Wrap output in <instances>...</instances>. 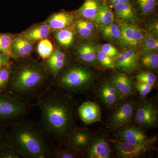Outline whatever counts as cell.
<instances>
[{
  "mask_svg": "<svg viewBox=\"0 0 158 158\" xmlns=\"http://www.w3.org/2000/svg\"><path fill=\"white\" fill-rule=\"evenodd\" d=\"M40 110L38 124L51 141L65 143L75 125L76 106L71 94L50 87L37 98Z\"/></svg>",
  "mask_w": 158,
  "mask_h": 158,
  "instance_id": "cell-1",
  "label": "cell"
},
{
  "mask_svg": "<svg viewBox=\"0 0 158 158\" xmlns=\"http://www.w3.org/2000/svg\"><path fill=\"white\" fill-rule=\"evenodd\" d=\"M9 127L5 140L23 158H52L53 146L38 123L24 118Z\"/></svg>",
  "mask_w": 158,
  "mask_h": 158,
  "instance_id": "cell-2",
  "label": "cell"
},
{
  "mask_svg": "<svg viewBox=\"0 0 158 158\" xmlns=\"http://www.w3.org/2000/svg\"><path fill=\"white\" fill-rule=\"evenodd\" d=\"M11 76L6 91L32 103L48 88V75L44 68L33 62H23L15 66L11 64Z\"/></svg>",
  "mask_w": 158,
  "mask_h": 158,
  "instance_id": "cell-3",
  "label": "cell"
},
{
  "mask_svg": "<svg viewBox=\"0 0 158 158\" xmlns=\"http://www.w3.org/2000/svg\"><path fill=\"white\" fill-rule=\"evenodd\" d=\"M94 79V74L88 68L73 65L59 73L55 80L58 89L69 93H80L88 90Z\"/></svg>",
  "mask_w": 158,
  "mask_h": 158,
  "instance_id": "cell-4",
  "label": "cell"
},
{
  "mask_svg": "<svg viewBox=\"0 0 158 158\" xmlns=\"http://www.w3.org/2000/svg\"><path fill=\"white\" fill-rule=\"evenodd\" d=\"M34 103L7 91L0 92V126H11L25 118Z\"/></svg>",
  "mask_w": 158,
  "mask_h": 158,
  "instance_id": "cell-5",
  "label": "cell"
},
{
  "mask_svg": "<svg viewBox=\"0 0 158 158\" xmlns=\"http://www.w3.org/2000/svg\"><path fill=\"white\" fill-rule=\"evenodd\" d=\"M118 26L121 35L117 43L120 47L135 49L141 45L145 36L139 27L125 22L120 23Z\"/></svg>",
  "mask_w": 158,
  "mask_h": 158,
  "instance_id": "cell-6",
  "label": "cell"
},
{
  "mask_svg": "<svg viewBox=\"0 0 158 158\" xmlns=\"http://www.w3.org/2000/svg\"><path fill=\"white\" fill-rule=\"evenodd\" d=\"M158 111L156 105L153 102H142L134 115L135 123L140 127L149 129L156 127L158 123Z\"/></svg>",
  "mask_w": 158,
  "mask_h": 158,
  "instance_id": "cell-7",
  "label": "cell"
},
{
  "mask_svg": "<svg viewBox=\"0 0 158 158\" xmlns=\"http://www.w3.org/2000/svg\"><path fill=\"white\" fill-rule=\"evenodd\" d=\"M112 141L116 147L118 156L122 158H136L142 156L152 149L155 142L152 141L144 144H134L120 140H114Z\"/></svg>",
  "mask_w": 158,
  "mask_h": 158,
  "instance_id": "cell-8",
  "label": "cell"
},
{
  "mask_svg": "<svg viewBox=\"0 0 158 158\" xmlns=\"http://www.w3.org/2000/svg\"><path fill=\"white\" fill-rule=\"evenodd\" d=\"M92 140L89 130L86 128L75 127L68 135L65 143L69 147L81 153L88 150Z\"/></svg>",
  "mask_w": 158,
  "mask_h": 158,
  "instance_id": "cell-9",
  "label": "cell"
},
{
  "mask_svg": "<svg viewBox=\"0 0 158 158\" xmlns=\"http://www.w3.org/2000/svg\"><path fill=\"white\" fill-rule=\"evenodd\" d=\"M120 141L129 144H141L156 141V137H150L146 135L143 130L138 127L126 126L122 127L117 133Z\"/></svg>",
  "mask_w": 158,
  "mask_h": 158,
  "instance_id": "cell-10",
  "label": "cell"
},
{
  "mask_svg": "<svg viewBox=\"0 0 158 158\" xmlns=\"http://www.w3.org/2000/svg\"><path fill=\"white\" fill-rule=\"evenodd\" d=\"M134 106L131 102H124L117 106L110 118L111 127L118 129L127 125L134 118Z\"/></svg>",
  "mask_w": 158,
  "mask_h": 158,
  "instance_id": "cell-11",
  "label": "cell"
},
{
  "mask_svg": "<svg viewBox=\"0 0 158 158\" xmlns=\"http://www.w3.org/2000/svg\"><path fill=\"white\" fill-rule=\"evenodd\" d=\"M139 55L133 48H127L115 57V67L126 72H134L139 67Z\"/></svg>",
  "mask_w": 158,
  "mask_h": 158,
  "instance_id": "cell-12",
  "label": "cell"
},
{
  "mask_svg": "<svg viewBox=\"0 0 158 158\" xmlns=\"http://www.w3.org/2000/svg\"><path fill=\"white\" fill-rule=\"evenodd\" d=\"M77 113L81 120L87 125L102 121L101 110L98 105L94 102L83 103L78 108Z\"/></svg>",
  "mask_w": 158,
  "mask_h": 158,
  "instance_id": "cell-13",
  "label": "cell"
},
{
  "mask_svg": "<svg viewBox=\"0 0 158 158\" xmlns=\"http://www.w3.org/2000/svg\"><path fill=\"white\" fill-rule=\"evenodd\" d=\"M45 60V69L55 79L65 67L66 55L62 51L56 49Z\"/></svg>",
  "mask_w": 158,
  "mask_h": 158,
  "instance_id": "cell-14",
  "label": "cell"
},
{
  "mask_svg": "<svg viewBox=\"0 0 158 158\" xmlns=\"http://www.w3.org/2000/svg\"><path fill=\"white\" fill-rule=\"evenodd\" d=\"M111 153L109 142L103 137H98L92 140L88 149L89 158H109Z\"/></svg>",
  "mask_w": 158,
  "mask_h": 158,
  "instance_id": "cell-15",
  "label": "cell"
},
{
  "mask_svg": "<svg viewBox=\"0 0 158 158\" xmlns=\"http://www.w3.org/2000/svg\"><path fill=\"white\" fill-rule=\"evenodd\" d=\"M111 82L118 90L121 98H126L132 95L136 88L132 82L126 75L118 73L113 75Z\"/></svg>",
  "mask_w": 158,
  "mask_h": 158,
  "instance_id": "cell-16",
  "label": "cell"
},
{
  "mask_svg": "<svg viewBox=\"0 0 158 158\" xmlns=\"http://www.w3.org/2000/svg\"><path fill=\"white\" fill-rule=\"evenodd\" d=\"M32 48L31 40L25 36H19L14 38L11 46L12 58L18 59L27 56L31 53Z\"/></svg>",
  "mask_w": 158,
  "mask_h": 158,
  "instance_id": "cell-17",
  "label": "cell"
},
{
  "mask_svg": "<svg viewBox=\"0 0 158 158\" xmlns=\"http://www.w3.org/2000/svg\"><path fill=\"white\" fill-rule=\"evenodd\" d=\"M74 17L68 12L62 11L51 16L48 20V24L52 29L60 30L69 27L73 23Z\"/></svg>",
  "mask_w": 158,
  "mask_h": 158,
  "instance_id": "cell-18",
  "label": "cell"
},
{
  "mask_svg": "<svg viewBox=\"0 0 158 158\" xmlns=\"http://www.w3.org/2000/svg\"><path fill=\"white\" fill-rule=\"evenodd\" d=\"M102 1V0H85L84 4L76 12L82 18L94 20Z\"/></svg>",
  "mask_w": 158,
  "mask_h": 158,
  "instance_id": "cell-19",
  "label": "cell"
},
{
  "mask_svg": "<svg viewBox=\"0 0 158 158\" xmlns=\"http://www.w3.org/2000/svg\"><path fill=\"white\" fill-rule=\"evenodd\" d=\"M113 9L117 16L125 22L134 23L137 19V15L134 5L131 2L113 5Z\"/></svg>",
  "mask_w": 158,
  "mask_h": 158,
  "instance_id": "cell-20",
  "label": "cell"
},
{
  "mask_svg": "<svg viewBox=\"0 0 158 158\" xmlns=\"http://www.w3.org/2000/svg\"><path fill=\"white\" fill-rule=\"evenodd\" d=\"M114 19V14L107 3L102 1L98 12L94 20V22L101 27L113 23Z\"/></svg>",
  "mask_w": 158,
  "mask_h": 158,
  "instance_id": "cell-21",
  "label": "cell"
},
{
  "mask_svg": "<svg viewBox=\"0 0 158 158\" xmlns=\"http://www.w3.org/2000/svg\"><path fill=\"white\" fill-rule=\"evenodd\" d=\"M78 56L82 62L88 64H94L97 61L96 47L89 44H82L77 51Z\"/></svg>",
  "mask_w": 158,
  "mask_h": 158,
  "instance_id": "cell-22",
  "label": "cell"
},
{
  "mask_svg": "<svg viewBox=\"0 0 158 158\" xmlns=\"http://www.w3.org/2000/svg\"><path fill=\"white\" fill-rule=\"evenodd\" d=\"M80 153L74 150L65 143V147L63 143H58L56 146H53L52 150V158H76L78 157Z\"/></svg>",
  "mask_w": 158,
  "mask_h": 158,
  "instance_id": "cell-23",
  "label": "cell"
},
{
  "mask_svg": "<svg viewBox=\"0 0 158 158\" xmlns=\"http://www.w3.org/2000/svg\"><path fill=\"white\" fill-rule=\"evenodd\" d=\"M51 30L50 27L48 24H43L27 31L25 37L31 41L41 40L48 37Z\"/></svg>",
  "mask_w": 158,
  "mask_h": 158,
  "instance_id": "cell-24",
  "label": "cell"
},
{
  "mask_svg": "<svg viewBox=\"0 0 158 158\" xmlns=\"http://www.w3.org/2000/svg\"><path fill=\"white\" fill-rule=\"evenodd\" d=\"M55 37L59 44L65 47H69L73 43L74 32L69 27L61 29L58 30Z\"/></svg>",
  "mask_w": 158,
  "mask_h": 158,
  "instance_id": "cell-25",
  "label": "cell"
},
{
  "mask_svg": "<svg viewBox=\"0 0 158 158\" xmlns=\"http://www.w3.org/2000/svg\"><path fill=\"white\" fill-rule=\"evenodd\" d=\"M100 28L103 36L110 40H118L121 35V30L119 26L113 23Z\"/></svg>",
  "mask_w": 158,
  "mask_h": 158,
  "instance_id": "cell-26",
  "label": "cell"
},
{
  "mask_svg": "<svg viewBox=\"0 0 158 158\" xmlns=\"http://www.w3.org/2000/svg\"><path fill=\"white\" fill-rule=\"evenodd\" d=\"M37 50L40 56L44 60H46L53 52V45L50 40L44 38L40 41L37 45Z\"/></svg>",
  "mask_w": 158,
  "mask_h": 158,
  "instance_id": "cell-27",
  "label": "cell"
},
{
  "mask_svg": "<svg viewBox=\"0 0 158 158\" xmlns=\"http://www.w3.org/2000/svg\"><path fill=\"white\" fill-rule=\"evenodd\" d=\"M141 62L146 68L155 70L158 67V54L156 52H150L142 54Z\"/></svg>",
  "mask_w": 158,
  "mask_h": 158,
  "instance_id": "cell-28",
  "label": "cell"
},
{
  "mask_svg": "<svg viewBox=\"0 0 158 158\" xmlns=\"http://www.w3.org/2000/svg\"><path fill=\"white\" fill-rule=\"evenodd\" d=\"M13 36L9 34H0V52L7 56L12 57V46Z\"/></svg>",
  "mask_w": 158,
  "mask_h": 158,
  "instance_id": "cell-29",
  "label": "cell"
},
{
  "mask_svg": "<svg viewBox=\"0 0 158 158\" xmlns=\"http://www.w3.org/2000/svg\"><path fill=\"white\" fill-rule=\"evenodd\" d=\"M0 158H23L5 139L0 142Z\"/></svg>",
  "mask_w": 158,
  "mask_h": 158,
  "instance_id": "cell-30",
  "label": "cell"
},
{
  "mask_svg": "<svg viewBox=\"0 0 158 158\" xmlns=\"http://www.w3.org/2000/svg\"><path fill=\"white\" fill-rule=\"evenodd\" d=\"M141 44V52L142 54L150 52H156L158 51V40L152 35H148L144 37Z\"/></svg>",
  "mask_w": 158,
  "mask_h": 158,
  "instance_id": "cell-31",
  "label": "cell"
},
{
  "mask_svg": "<svg viewBox=\"0 0 158 158\" xmlns=\"http://www.w3.org/2000/svg\"><path fill=\"white\" fill-rule=\"evenodd\" d=\"M11 71V63L0 68V92L6 91L10 80Z\"/></svg>",
  "mask_w": 158,
  "mask_h": 158,
  "instance_id": "cell-32",
  "label": "cell"
},
{
  "mask_svg": "<svg viewBox=\"0 0 158 158\" xmlns=\"http://www.w3.org/2000/svg\"><path fill=\"white\" fill-rule=\"evenodd\" d=\"M136 5L142 13L149 14L156 7L157 0H135Z\"/></svg>",
  "mask_w": 158,
  "mask_h": 158,
  "instance_id": "cell-33",
  "label": "cell"
},
{
  "mask_svg": "<svg viewBox=\"0 0 158 158\" xmlns=\"http://www.w3.org/2000/svg\"><path fill=\"white\" fill-rule=\"evenodd\" d=\"M96 49L97 59L103 67L110 69L115 68L114 58L109 56L99 48L96 47Z\"/></svg>",
  "mask_w": 158,
  "mask_h": 158,
  "instance_id": "cell-34",
  "label": "cell"
},
{
  "mask_svg": "<svg viewBox=\"0 0 158 158\" xmlns=\"http://www.w3.org/2000/svg\"><path fill=\"white\" fill-rule=\"evenodd\" d=\"M98 93L102 101L109 106H114L117 102L118 100L120 99L110 93L102 86L99 90Z\"/></svg>",
  "mask_w": 158,
  "mask_h": 158,
  "instance_id": "cell-35",
  "label": "cell"
},
{
  "mask_svg": "<svg viewBox=\"0 0 158 158\" xmlns=\"http://www.w3.org/2000/svg\"><path fill=\"white\" fill-rule=\"evenodd\" d=\"M135 79L137 82L145 83L153 86L156 82V76L152 73L141 72L136 75Z\"/></svg>",
  "mask_w": 158,
  "mask_h": 158,
  "instance_id": "cell-36",
  "label": "cell"
},
{
  "mask_svg": "<svg viewBox=\"0 0 158 158\" xmlns=\"http://www.w3.org/2000/svg\"><path fill=\"white\" fill-rule=\"evenodd\" d=\"M135 87L139 92L140 96L141 98H144L150 93L152 90L153 86L145 83L137 82L135 85Z\"/></svg>",
  "mask_w": 158,
  "mask_h": 158,
  "instance_id": "cell-37",
  "label": "cell"
},
{
  "mask_svg": "<svg viewBox=\"0 0 158 158\" xmlns=\"http://www.w3.org/2000/svg\"><path fill=\"white\" fill-rule=\"evenodd\" d=\"M99 48L105 53L112 58L116 57L120 53L114 46L110 44H103Z\"/></svg>",
  "mask_w": 158,
  "mask_h": 158,
  "instance_id": "cell-38",
  "label": "cell"
},
{
  "mask_svg": "<svg viewBox=\"0 0 158 158\" xmlns=\"http://www.w3.org/2000/svg\"><path fill=\"white\" fill-rule=\"evenodd\" d=\"M75 27L77 33L83 38H90L93 35V31L86 28L81 24L78 20L76 23Z\"/></svg>",
  "mask_w": 158,
  "mask_h": 158,
  "instance_id": "cell-39",
  "label": "cell"
},
{
  "mask_svg": "<svg viewBox=\"0 0 158 158\" xmlns=\"http://www.w3.org/2000/svg\"><path fill=\"white\" fill-rule=\"evenodd\" d=\"M81 24L82 25L88 30L93 31L95 28V25L93 23L87 20L79 19L78 20Z\"/></svg>",
  "mask_w": 158,
  "mask_h": 158,
  "instance_id": "cell-40",
  "label": "cell"
},
{
  "mask_svg": "<svg viewBox=\"0 0 158 158\" xmlns=\"http://www.w3.org/2000/svg\"><path fill=\"white\" fill-rule=\"evenodd\" d=\"M9 57L0 52V68L4 65L11 64L9 62Z\"/></svg>",
  "mask_w": 158,
  "mask_h": 158,
  "instance_id": "cell-41",
  "label": "cell"
},
{
  "mask_svg": "<svg viewBox=\"0 0 158 158\" xmlns=\"http://www.w3.org/2000/svg\"><path fill=\"white\" fill-rule=\"evenodd\" d=\"M112 5H116L125 4L131 2V0H108Z\"/></svg>",
  "mask_w": 158,
  "mask_h": 158,
  "instance_id": "cell-42",
  "label": "cell"
},
{
  "mask_svg": "<svg viewBox=\"0 0 158 158\" xmlns=\"http://www.w3.org/2000/svg\"><path fill=\"white\" fill-rule=\"evenodd\" d=\"M5 134L6 132H3L2 130L0 129V142H2L5 139Z\"/></svg>",
  "mask_w": 158,
  "mask_h": 158,
  "instance_id": "cell-43",
  "label": "cell"
}]
</instances>
